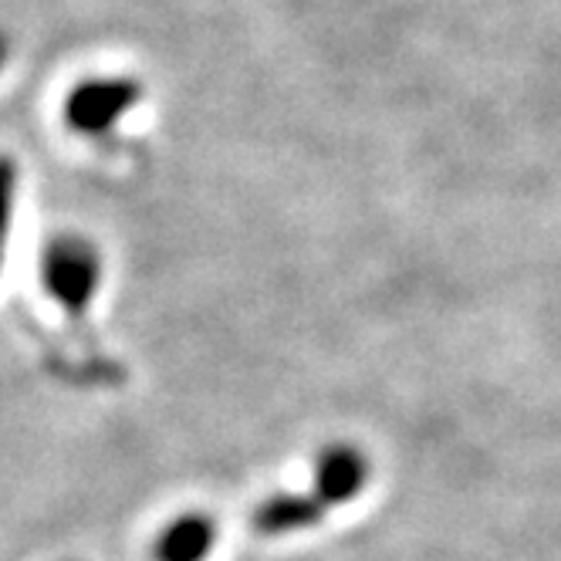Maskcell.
<instances>
[{
  "label": "cell",
  "instance_id": "cell-1",
  "mask_svg": "<svg viewBox=\"0 0 561 561\" xmlns=\"http://www.w3.org/2000/svg\"><path fill=\"white\" fill-rule=\"evenodd\" d=\"M42 288L71 318H82L102 285V251L82 233H55L42 251Z\"/></svg>",
  "mask_w": 561,
  "mask_h": 561
},
{
  "label": "cell",
  "instance_id": "cell-2",
  "mask_svg": "<svg viewBox=\"0 0 561 561\" xmlns=\"http://www.w3.org/2000/svg\"><path fill=\"white\" fill-rule=\"evenodd\" d=\"M142 102V82L133 75H92L65 95V126L85 139H108Z\"/></svg>",
  "mask_w": 561,
  "mask_h": 561
},
{
  "label": "cell",
  "instance_id": "cell-3",
  "mask_svg": "<svg viewBox=\"0 0 561 561\" xmlns=\"http://www.w3.org/2000/svg\"><path fill=\"white\" fill-rule=\"evenodd\" d=\"M369 477H373L369 454L358 444H348V439H335V444H325L314 454L311 494L332 511V507L352 504L358 494H363Z\"/></svg>",
  "mask_w": 561,
  "mask_h": 561
},
{
  "label": "cell",
  "instance_id": "cell-4",
  "mask_svg": "<svg viewBox=\"0 0 561 561\" xmlns=\"http://www.w3.org/2000/svg\"><path fill=\"white\" fill-rule=\"evenodd\" d=\"M217 538H220L217 517L193 507L159 528V535L152 538L149 558L152 561H207L217 548Z\"/></svg>",
  "mask_w": 561,
  "mask_h": 561
},
{
  "label": "cell",
  "instance_id": "cell-5",
  "mask_svg": "<svg viewBox=\"0 0 561 561\" xmlns=\"http://www.w3.org/2000/svg\"><path fill=\"white\" fill-rule=\"evenodd\" d=\"M329 517V507L318 501L311 491H277L254 504L251 511V531L261 538H285L322 525Z\"/></svg>",
  "mask_w": 561,
  "mask_h": 561
},
{
  "label": "cell",
  "instance_id": "cell-6",
  "mask_svg": "<svg viewBox=\"0 0 561 561\" xmlns=\"http://www.w3.org/2000/svg\"><path fill=\"white\" fill-rule=\"evenodd\" d=\"M14 199H18V167L11 156H0V264H4L8 237H11Z\"/></svg>",
  "mask_w": 561,
  "mask_h": 561
},
{
  "label": "cell",
  "instance_id": "cell-7",
  "mask_svg": "<svg viewBox=\"0 0 561 561\" xmlns=\"http://www.w3.org/2000/svg\"><path fill=\"white\" fill-rule=\"evenodd\" d=\"M8 61V42H4V34H0V68H4Z\"/></svg>",
  "mask_w": 561,
  "mask_h": 561
}]
</instances>
